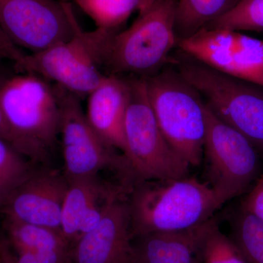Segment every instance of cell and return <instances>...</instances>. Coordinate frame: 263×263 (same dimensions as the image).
Instances as JSON below:
<instances>
[{
  "mask_svg": "<svg viewBox=\"0 0 263 263\" xmlns=\"http://www.w3.org/2000/svg\"><path fill=\"white\" fill-rule=\"evenodd\" d=\"M176 10V0H159L125 30L89 32L103 73L147 78L160 72L177 46Z\"/></svg>",
  "mask_w": 263,
  "mask_h": 263,
  "instance_id": "1",
  "label": "cell"
},
{
  "mask_svg": "<svg viewBox=\"0 0 263 263\" xmlns=\"http://www.w3.org/2000/svg\"><path fill=\"white\" fill-rule=\"evenodd\" d=\"M0 104L12 146L34 165L52 167L60 143V108L53 84L18 73L0 84Z\"/></svg>",
  "mask_w": 263,
  "mask_h": 263,
  "instance_id": "2",
  "label": "cell"
},
{
  "mask_svg": "<svg viewBox=\"0 0 263 263\" xmlns=\"http://www.w3.org/2000/svg\"><path fill=\"white\" fill-rule=\"evenodd\" d=\"M133 239L157 232L190 229L212 219L224 202L195 178L141 180L128 198Z\"/></svg>",
  "mask_w": 263,
  "mask_h": 263,
  "instance_id": "3",
  "label": "cell"
},
{
  "mask_svg": "<svg viewBox=\"0 0 263 263\" xmlns=\"http://www.w3.org/2000/svg\"><path fill=\"white\" fill-rule=\"evenodd\" d=\"M144 79L148 101L164 138L190 166H198L206 131L201 95L176 69H164Z\"/></svg>",
  "mask_w": 263,
  "mask_h": 263,
  "instance_id": "4",
  "label": "cell"
},
{
  "mask_svg": "<svg viewBox=\"0 0 263 263\" xmlns=\"http://www.w3.org/2000/svg\"><path fill=\"white\" fill-rule=\"evenodd\" d=\"M176 70L221 121L263 148V89L213 70L181 52Z\"/></svg>",
  "mask_w": 263,
  "mask_h": 263,
  "instance_id": "5",
  "label": "cell"
},
{
  "mask_svg": "<svg viewBox=\"0 0 263 263\" xmlns=\"http://www.w3.org/2000/svg\"><path fill=\"white\" fill-rule=\"evenodd\" d=\"M60 108V138L67 180L95 176L104 170L133 187L138 181L125 156L105 144L90 125L81 98L53 84Z\"/></svg>",
  "mask_w": 263,
  "mask_h": 263,
  "instance_id": "6",
  "label": "cell"
},
{
  "mask_svg": "<svg viewBox=\"0 0 263 263\" xmlns=\"http://www.w3.org/2000/svg\"><path fill=\"white\" fill-rule=\"evenodd\" d=\"M128 77L130 96L124 120L126 158L138 181L187 177L190 165L161 132L148 101L144 78Z\"/></svg>",
  "mask_w": 263,
  "mask_h": 263,
  "instance_id": "7",
  "label": "cell"
},
{
  "mask_svg": "<svg viewBox=\"0 0 263 263\" xmlns=\"http://www.w3.org/2000/svg\"><path fill=\"white\" fill-rule=\"evenodd\" d=\"M206 131L203 155L209 186L226 202L245 193L259 173L256 146L221 121L205 104Z\"/></svg>",
  "mask_w": 263,
  "mask_h": 263,
  "instance_id": "8",
  "label": "cell"
},
{
  "mask_svg": "<svg viewBox=\"0 0 263 263\" xmlns=\"http://www.w3.org/2000/svg\"><path fill=\"white\" fill-rule=\"evenodd\" d=\"M0 27L29 53L74 37L79 23L69 3L58 0H0Z\"/></svg>",
  "mask_w": 263,
  "mask_h": 263,
  "instance_id": "9",
  "label": "cell"
},
{
  "mask_svg": "<svg viewBox=\"0 0 263 263\" xmlns=\"http://www.w3.org/2000/svg\"><path fill=\"white\" fill-rule=\"evenodd\" d=\"M177 46L213 70L263 89V40L240 31L203 28L179 40Z\"/></svg>",
  "mask_w": 263,
  "mask_h": 263,
  "instance_id": "10",
  "label": "cell"
},
{
  "mask_svg": "<svg viewBox=\"0 0 263 263\" xmlns=\"http://www.w3.org/2000/svg\"><path fill=\"white\" fill-rule=\"evenodd\" d=\"M18 73H30L78 96L87 98L103 81L89 33L79 28L72 38L41 52L28 53L15 64Z\"/></svg>",
  "mask_w": 263,
  "mask_h": 263,
  "instance_id": "11",
  "label": "cell"
},
{
  "mask_svg": "<svg viewBox=\"0 0 263 263\" xmlns=\"http://www.w3.org/2000/svg\"><path fill=\"white\" fill-rule=\"evenodd\" d=\"M67 186L68 180L64 172L35 165L3 198L0 212L5 216L61 231L62 205Z\"/></svg>",
  "mask_w": 263,
  "mask_h": 263,
  "instance_id": "12",
  "label": "cell"
},
{
  "mask_svg": "<svg viewBox=\"0 0 263 263\" xmlns=\"http://www.w3.org/2000/svg\"><path fill=\"white\" fill-rule=\"evenodd\" d=\"M70 263H136L127 197L114 202L98 226L76 240Z\"/></svg>",
  "mask_w": 263,
  "mask_h": 263,
  "instance_id": "13",
  "label": "cell"
},
{
  "mask_svg": "<svg viewBox=\"0 0 263 263\" xmlns=\"http://www.w3.org/2000/svg\"><path fill=\"white\" fill-rule=\"evenodd\" d=\"M130 96L128 76L106 75L88 95L86 116L97 135L126 157L124 120Z\"/></svg>",
  "mask_w": 263,
  "mask_h": 263,
  "instance_id": "14",
  "label": "cell"
},
{
  "mask_svg": "<svg viewBox=\"0 0 263 263\" xmlns=\"http://www.w3.org/2000/svg\"><path fill=\"white\" fill-rule=\"evenodd\" d=\"M214 219L183 230L157 232L133 239L136 263H202Z\"/></svg>",
  "mask_w": 263,
  "mask_h": 263,
  "instance_id": "15",
  "label": "cell"
},
{
  "mask_svg": "<svg viewBox=\"0 0 263 263\" xmlns=\"http://www.w3.org/2000/svg\"><path fill=\"white\" fill-rule=\"evenodd\" d=\"M99 175L68 180L62 205L61 231L71 247L79 237V227L94 197L107 184Z\"/></svg>",
  "mask_w": 263,
  "mask_h": 263,
  "instance_id": "16",
  "label": "cell"
},
{
  "mask_svg": "<svg viewBox=\"0 0 263 263\" xmlns=\"http://www.w3.org/2000/svg\"><path fill=\"white\" fill-rule=\"evenodd\" d=\"M3 230L15 253L50 249H70L71 245L60 230L5 216Z\"/></svg>",
  "mask_w": 263,
  "mask_h": 263,
  "instance_id": "17",
  "label": "cell"
},
{
  "mask_svg": "<svg viewBox=\"0 0 263 263\" xmlns=\"http://www.w3.org/2000/svg\"><path fill=\"white\" fill-rule=\"evenodd\" d=\"M240 0H176L178 41L193 35L226 14Z\"/></svg>",
  "mask_w": 263,
  "mask_h": 263,
  "instance_id": "18",
  "label": "cell"
},
{
  "mask_svg": "<svg viewBox=\"0 0 263 263\" xmlns=\"http://www.w3.org/2000/svg\"><path fill=\"white\" fill-rule=\"evenodd\" d=\"M94 21L97 29L119 32L133 12L139 10L140 0H73Z\"/></svg>",
  "mask_w": 263,
  "mask_h": 263,
  "instance_id": "19",
  "label": "cell"
},
{
  "mask_svg": "<svg viewBox=\"0 0 263 263\" xmlns=\"http://www.w3.org/2000/svg\"><path fill=\"white\" fill-rule=\"evenodd\" d=\"M232 239L248 263H263V221L240 209L232 226Z\"/></svg>",
  "mask_w": 263,
  "mask_h": 263,
  "instance_id": "20",
  "label": "cell"
},
{
  "mask_svg": "<svg viewBox=\"0 0 263 263\" xmlns=\"http://www.w3.org/2000/svg\"><path fill=\"white\" fill-rule=\"evenodd\" d=\"M204 28L263 32V0H240L228 13Z\"/></svg>",
  "mask_w": 263,
  "mask_h": 263,
  "instance_id": "21",
  "label": "cell"
},
{
  "mask_svg": "<svg viewBox=\"0 0 263 263\" xmlns=\"http://www.w3.org/2000/svg\"><path fill=\"white\" fill-rule=\"evenodd\" d=\"M34 166L10 143L0 138V194L2 200L31 172Z\"/></svg>",
  "mask_w": 263,
  "mask_h": 263,
  "instance_id": "22",
  "label": "cell"
},
{
  "mask_svg": "<svg viewBox=\"0 0 263 263\" xmlns=\"http://www.w3.org/2000/svg\"><path fill=\"white\" fill-rule=\"evenodd\" d=\"M202 263H248L232 238L221 233L217 223L205 242Z\"/></svg>",
  "mask_w": 263,
  "mask_h": 263,
  "instance_id": "23",
  "label": "cell"
},
{
  "mask_svg": "<svg viewBox=\"0 0 263 263\" xmlns=\"http://www.w3.org/2000/svg\"><path fill=\"white\" fill-rule=\"evenodd\" d=\"M241 209L263 221V173L246 196Z\"/></svg>",
  "mask_w": 263,
  "mask_h": 263,
  "instance_id": "24",
  "label": "cell"
},
{
  "mask_svg": "<svg viewBox=\"0 0 263 263\" xmlns=\"http://www.w3.org/2000/svg\"><path fill=\"white\" fill-rule=\"evenodd\" d=\"M27 53L22 51V48L15 46L6 35L4 31L0 27V62L4 60H10L17 63Z\"/></svg>",
  "mask_w": 263,
  "mask_h": 263,
  "instance_id": "25",
  "label": "cell"
},
{
  "mask_svg": "<svg viewBox=\"0 0 263 263\" xmlns=\"http://www.w3.org/2000/svg\"><path fill=\"white\" fill-rule=\"evenodd\" d=\"M0 263H18L16 257L9 242L0 230Z\"/></svg>",
  "mask_w": 263,
  "mask_h": 263,
  "instance_id": "26",
  "label": "cell"
},
{
  "mask_svg": "<svg viewBox=\"0 0 263 263\" xmlns=\"http://www.w3.org/2000/svg\"><path fill=\"white\" fill-rule=\"evenodd\" d=\"M0 138H3V140L8 141L11 144V136H10L9 129H8L6 122H5L1 104H0Z\"/></svg>",
  "mask_w": 263,
  "mask_h": 263,
  "instance_id": "27",
  "label": "cell"
},
{
  "mask_svg": "<svg viewBox=\"0 0 263 263\" xmlns=\"http://www.w3.org/2000/svg\"><path fill=\"white\" fill-rule=\"evenodd\" d=\"M158 1L159 0H140L141 5H140L139 10H138L140 13H144Z\"/></svg>",
  "mask_w": 263,
  "mask_h": 263,
  "instance_id": "28",
  "label": "cell"
},
{
  "mask_svg": "<svg viewBox=\"0 0 263 263\" xmlns=\"http://www.w3.org/2000/svg\"><path fill=\"white\" fill-rule=\"evenodd\" d=\"M58 1L64 2V3H69V0H58Z\"/></svg>",
  "mask_w": 263,
  "mask_h": 263,
  "instance_id": "29",
  "label": "cell"
},
{
  "mask_svg": "<svg viewBox=\"0 0 263 263\" xmlns=\"http://www.w3.org/2000/svg\"><path fill=\"white\" fill-rule=\"evenodd\" d=\"M2 200V195L0 194V202H1Z\"/></svg>",
  "mask_w": 263,
  "mask_h": 263,
  "instance_id": "30",
  "label": "cell"
},
{
  "mask_svg": "<svg viewBox=\"0 0 263 263\" xmlns=\"http://www.w3.org/2000/svg\"><path fill=\"white\" fill-rule=\"evenodd\" d=\"M69 263H70V262H69Z\"/></svg>",
  "mask_w": 263,
  "mask_h": 263,
  "instance_id": "31",
  "label": "cell"
}]
</instances>
